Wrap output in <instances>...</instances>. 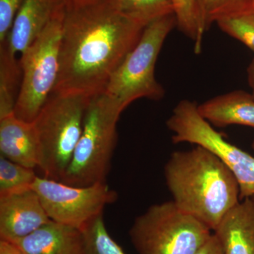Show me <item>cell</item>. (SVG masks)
<instances>
[{
  "label": "cell",
  "mask_w": 254,
  "mask_h": 254,
  "mask_svg": "<svg viewBox=\"0 0 254 254\" xmlns=\"http://www.w3.org/2000/svg\"><path fill=\"white\" fill-rule=\"evenodd\" d=\"M216 23L222 31L254 53V9L221 18Z\"/></svg>",
  "instance_id": "cell-21"
},
{
  "label": "cell",
  "mask_w": 254,
  "mask_h": 254,
  "mask_svg": "<svg viewBox=\"0 0 254 254\" xmlns=\"http://www.w3.org/2000/svg\"></svg>",
  "instance_id": "cell-31"
},
{
  "label": "cell",
  "mask_w": 254,
  "mask_h": 254,
  "mask_svg": "<svg viewBox=\"0 0 254 254\" xmlns=\"http://www.w3.org/2000/svg\"><path fill=\"white\" fill-rule=\"evenodd\" d=\"M173 4L177 26L194 42L195 53L201 51L202 41L206 28L196 0H170Z\"/></svg>",
  "instance_id": "cell-17"
},
{
  "label": "cell",
  "mask_w": 254,
  "mask_h": 254,
  "mask_svg": "<svg viewBox=\"0 0 254 254\" xmlns=\"http://www.w3.org/2000/svg\"><path fill=\"white\" fill-rule=\"evenodd\" d=\"M198 3V7H199L200 14H201L202 18H203V23L207 30L206 26V6L208 0H196Z\"/></svg>",
  "instance_id": "cell-27"
},
{
  "label": "cell",
  "mask_w": 254,
  "mask_h": 254,
  "mask_svg": "<svg viewBox=\"0 0 254 254\" xmlns=\"http://www.w3.org/2000/svg\"><path fill=\"white\" fill-rule=\"evenodd\" d=\"M91 98L54 92L33 122L39 141L38 168L43 177L63 180L81 137Z\"/></svg>",
  "instance_id": "cell-3"
},
{
  "label": "cell",
  "mask_w": 254,
  "mask_h": 254,
  "mask_svg": "<svg viewBox=\"0 0 254 254\" xmlns=\"http://www.w3.org/2000/svg\"><path fill=\"white\" fill-rule=\"evenodd\" d=\"M1 155L26 168H38L39 141L33 123L18 118L14 113L0 118Z\"/></svg>",
  "instance_id": "cell-12"
},
{
  "label": "cell",
  "mask_w": 254,
  "mask_h": 254,
  "mask_svg": "<svg viewBox=\"0 0 254 254\" xmlns=\"http://www.w3.org/2000/svg\"><path fill=\"white\" fill-rule=\"evenodd\" d=\"M0 254H23L17 247L7 241L0 240Z\"/></svg>",
  "instance_id": "cell-25"
},
{
  "label": "cell",
  "mask_w": 254,
  "mask_h": 254,
  "mask_svg": "<svg viewBox=\"0 0 254 254\" xmlns=\"http://www.w3.org/2000/svg\"><path fill=\"white\" fill-rule=\"evenodd\" d=\"M247 78H248L249 85L252 88V94L254 98V59L252 60L250 66L247 68Z\"/></svg>",
  "instance_id": "cell-26"
},
{
  "label": "cell",
  "mask_w": 254,
  "mask_h": 254,
  "mask_svg": "<svg viewBox=\"0 0 254 254\" xmlns=\"http://www.w3.org/2000/svg\"><path fill=\"white\" fill-rule=\"evenodd\" d=\"M251 198H252V200H253V202L254 203V196L251 197Z\"/></svg>",
  "instance_id": "cell-30"
},
{
  "label": "cell",
  "mask_w": 254,
  "mask_h": 254,
  "mask_svg": "<svg viewBox=\"0 0 254 254\" xmlns=\"http://www.w3.org/2000/svg\"><path fill=\"white\" fill-rule=\"evenodd\" d=\"M125 16L148 26L155 20L174 14L170 0H112Z\"/></svg>",
  "instance_id": "cell-18"
},
{
  "label": "cell",
  "mask_w": 254,
  "mask_h": 254,
  "mask_svg": "<svg viewBox=\"0 0 254 254\" xmlns=\"http://www.w3.org/2000/svg\"><path fill=\"white\" fill-rule=\"evenodd\" d=\"M123 112L105 92L91 97L81 137L62 182L74 187L106 182L118 143L117 125Z\"/></svg>",
  "instance_id": "cell-4"
},
{
  "label": "cell",
  "mask_w": 254,
  "mask_h": 254,
  "mask_svg": "<svg viewBox=\"0 0 254 254\" xmlns=\"http://www.w3.org/2000/svg\"><path fill=\"white\" fill-rule=\"evenodd\" d=\"M205 120L216 127L242 125L254 128V98L241 90L210 98L198 105Z\"/></svg>",
  "instance_id": "cell-15"
},
{
  "label": "cell",
  "mask_w": 254,
  "mask_h": 254,
  "mask_svg": "<svg viewBox=\"0 0 254 254\" xmlns=\"http://www.w3.org/2000/svg\"><path fill=\"white\" fill-rule=\"evenodd\" d=\"M223 254H254V203L241 200L213 231Z\"/></svg>",
  "instance_id": "cell-13"
},
{
  "label": "cell",
  "mask_w": 254,
  "mask_h": 254,
  "mask_svg": "<svg viewBox=\"0 0 254 254\" xmlns=\"http://www.w3.org/2000/svg\"><path fill=\"white\" fill-rule=\"evenodd\" d=\"M195 254H223L218 239L213 234L201 248Z\"/></svg>",
  "instance_id": "cell-24"
},
{
  "label": "cell",
  "mask_w": 254,
  "mask_h": 254,
  "mask_svg": "<svg viewBox=\"0 0 254 254\" xmlns=\"http://www.w3.org/2000/svg\"><path fill=\"white\" fill-rule=\"evenodd\" d=\"M32 189L52 221L78 230L103 215L105 207L118 199V193L106 182L74 187L38 176Z\"/></svg>",
  "instance_id": "cell-9"
},
{
  "label": "cell",
  "mask_w": 254,
  "mask_h": 254,
  "mask_svg": "<svg viewBox=\"0 0 254 254\" xmlns=\"http://www.w3.org/2000/svg\"><path fill=\"white\" fill-rule=\"evenodd\" d=\"M166 125L174 143L200 145L223 162L238 182L241 200L254 196V157L226 141L200 115L198 105L189 100L179 102Z\"/></svg>",
  "instance_id": "cell-8"
},
{
  "label": "cell",
  "mask_w": 254,
  "mask_h": 254,
  "mask_svg": "<svg viewBox=\"0 0 254 254\" xmlns=\"http://www.w3.org/2000/svg\"><path fill=\"white\" fill-rule=\"evenodd\" d=\"M252 148H253V149L254 150V139L253 141V143H252Z\"/></svg>",
  "instance_id": "cell-29"
},
{
  "label": "cell",
  "mask_w": 254,
  "mask_h": 254,
  "mask_svg": "<svg viewBox=\"0 0 254 254\" xmlns=\"http://www.w3.org/2000/svg\"><path fill=\"white\" fill-rule=\"evenodd\" d=\"M23 0H0V45L6 43Z\"/></svg>",
  "instance_id": "cell-23"
},
{
  "label": "cell",
  "mask_w": 254,
  "mask_h": 254,
  "mask_svg": "<svg viewBox=\"0 0 254 254\" xmlns=\"http://www.w3.org/2000/svg\"><path fill=\"white\" fill-rule=\"evenodd\" d=\"M11 243L23 254H83L81 232L52 220Z\"/></svg>",
  "instance_id": "cell-14"
},
{
  "label": "cell",
  "mask_w": 254,
  "mask_h": 254,
  "mask_svg": "<svg viewBox=\"0 0 254 254\" xmlns=\"http://www.w3.org/2000/svg\"><path fill=\"white\" fill-rule=\"evenodd\" d=\"M64 6L63 0H23L4 43L10 53L16 57L26 51Z\"/></svg>",
  "instance_id": "cell-11"
},
{
  "label": "cell",
  "mask_w": 254,
  "mask_h": 254,
  "mask_svg": "<svg viewBox=\"0 0 254 254\" xmlns=\"http://www.w3.org/2000/svg\"><path fill=\"white\" fill-rule=\"evenodd\" d=\"M145 27L123 14L112 0L66 6L55 93L91 98L103 93Z\"/></svg>",
  "instance_id": "cell-1"
},
{
  "label": "cell",
  "mask_w": 254,
  "mask_h": 254,
  "mask_svg": "<svg viewBox=\"0 0 254 254\" xmlns=\"http://www.w3.org/2000/svg\"><path fill=\"white\" fill-rule=\"evenodd\" d=\"M254 9V0H208L206 6L207 28L212 23Z\"/></svg>",
  "instance_id": "cell-22"
},
{
  "label": "cell",
  "mask_w": 254,
  "mask_h": 254,
  "mask_svg": "<svg viewBox=\"0 0 254 254\" xmlns=\"http://www.w3.org/2000/svg\"><path fill=\"white\" fill-rule=\"evenodd\" d=\"M51 221L36 192L0 198V239L14 242Z\"/></svg>",
  "instance_id": "cell-10"
},
{
  "label": "cell",
  "mask_w": 254,
  "mask_h": 254,
  "mask_svg": "<svg viewBox=\"0 0 254 254\" xmlns=\"http://www.w3.org/2000/svg\"><path fill=\"white\" fill-rule=\"evenodd\" d=\"M63 1L64 2L65 6H66V7H69V6L85 4V3L91 1L92 0H63Z\"/></svg>",
  "instance_id": "cell-28"
},
{
  "label": "cell",
  "mask_w": 254,
  "mask_h": 254,
  "mask_svg": "<svg viewBox=\"0 0 254 254\" xmlns=\"http://www.w3.org/2000/svg\"><path fill=\"white\" fill-rule=\"evenodd\" d=\"M80 231L83 238V254H126L108 233L103 215Z\"/></svg>",
  "instance_id": "cell-20"
},
{
  "label": "cell",
  "mask_w": 254,
  "mask_h": 254,
  "mask_svg": "<svg viewBox=\"0 0 254 254\" xmlns=\"http://www.w3.org/2000/svg\"><path fill=\"white\" fill-rule=\"evenodd\" d=\"M21 77L19 60L10 53L6 43L0 45V118L14 113Z\"/></svg>",
  "instance_id": "cell-16"
},
{
  "label": "cell",
  "mask_w": 254,
  "mask_h": 254,
  "mask_svg": "<svg viewBox=\"0 0 254 254\" xmlns=\"http://www.w3.org/2000/svg\"><path fill=\"white\" fill-rule=\"evenodd\" d=\"M65 9L64 6L20 55L22 77L14 113L27 123L36 120L58 82Z\"/></svg>",
  "instance_id": "cell-7"
},
{
  "label": "cell",
  "mask_w": 254,
  "mask_h": 254,
  "mask_svg": "<svg viewBox=\"0 0 254 254\" xmlns=\"http://www.w3.org/2000/svg\"><path fill=\"white\" fill-rule=\"evenodd\" d=\"M128 233L139 254H195L213 232L170 200L147 209Z\"/></svg>",
  "instance_id": "cell-5"
},
{
  "label": "cell",
  "mask_w": 254,
  "mask_h": 254,
  "mask_svg": "<svg viewBox=\"0 0 254 254\" xmlns=\"http://www.w3.org/2000/svg\"><path fill=\"white\" fill-rule=\"evenodd\" d=\"M38 175L26 168L0 156V198L22 193L33 188Z\"/></svg>",
  "instance_id": "cell-19"
},
{
  "label": "cell",
  "mask_w": 254,
  "mask_h": 254,
  "mask_svg": "<svg viewBox=\"0 0 254 254\" xmlns=\"http://www.w3.org/2000/svg\"><path fill=\"white\" fill-rule=\"evenodd\" d=\"M164 175L174 203L213 232L240 201L233 174L217 155L200 145L173 152Z\"/></svg>",
  "instance_id": "cell-2"
},
{
  "label": "cell",
  "mask_w": 254,
  "mask_h": 254,
  "mask_svg": "<svg viewBox=\"0 0 254 254\" xmlns=\"http://www.w3.org/2000/svg\"><path fill=\"white\" fill-rule=\"evenodd\" d=\"M176 26L174 14L152 21L110 78L104 92L123 111L136 100L163 98L165 89L155 78V64L167 37Z\"/></svg>",
  "instance_id": "cell-6"
}]
</instances>
